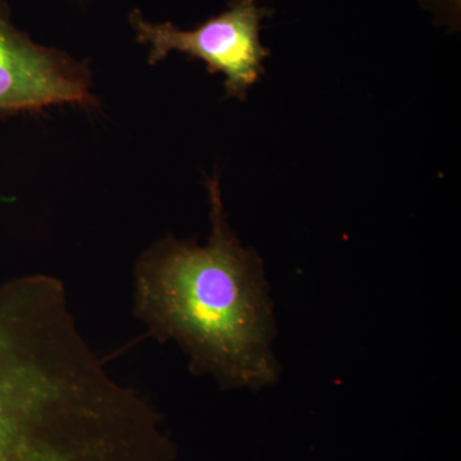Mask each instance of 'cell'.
Listing matches in <instances>:
<instances>
[{
    "instance_id": "obj_2",
    "label": "cell",
    "mask_w": 461,
    "mask_h": 461,
    "mask_svg": "<svg viewBox=\"0 0 461 461\" xmlns=\"http://www.w3.org/2000/svg\"><path fill=\"white\" fill-rule=\"evenodd\" d=\"M0 461H108L86 348L56 300L26 277L0 287Z\"/></svg>"
},
{
    "instance_id": "obj_3",
    "label": "cell",
    "mask_w": 461,
    "mask_h": 461,
    "mask_svg": "<svg viewBox=\"0 0 461 461\" xmlns=\"http://www.w3.org/2000/svg\"><path fill=\"white\" fill-rule=\"evenodd\" d=\"M271 14V9L259 7L257 0H235L222 14L190 32L169 23H149L139 11L132 12L130 21L138 41L150 45L149 63H159L171 51L199 58L211 74L224 75L227 96L244 100L262 77L264 59L271 54L260 41V25Z\"/></svg>"
},
{
    "instance_id": "obj_4",
    "label": "cell",
    "mask_w": 461,
    "mask_h": 461,
    "mask_svg": "<svg viewBox=\"0 0 461 461\" xmlns=\"http://www.w3.org/2000/svg\"><path fill=\"white\" fill-rule=\"evenodd\" d=\"M93 100L85 66L18 32L0 0V115L59 103L87 105Z\"/></svg>"
},
{
    "instance_id": "obj_1",
    "label": "cell",
    "mask_w": 461,
    "mask_h": 461,
    "mask_svg": "<svg viewBox=\"0 0 461 461\" xmlns=\"http://www.w3.org/2000/svg\"><path fill=\"white\" fill-rule=\"evenodd\" d=\"M208 189V241L167 236L149 249L135 269V313L154 338L180 346L196 375L223 390H260L280 372L263 262L230 230L218 177Z\"/></svg>"
}]
</instances>
